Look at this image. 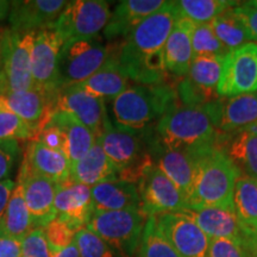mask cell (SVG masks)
Here are the masks:
<instances>
[{"instance_id":"1","label":"cell","mask_w":257,"mask_h":257,"mask_svg":"<svg viewBox=\"0 0 257 257\" xmlns=\"http://www.w3.org/2000/svg\"><path fill=\"white\" fill-rule=\"evenodd\" d=\"M180 17L175 2H166L125 38L113 54L128 80L138 85L165 83V47Z\"/></svg>"},{"instance_id":"2","label":"cell","mask_w":257,"mask_h":257,"mask_svg":"<svg viewBox=\"0 0 257 257\" xmlns=\"http://www.w3.org/2000/svg\"><path fill=\"white\" fill-rule=\"evenodd\" d=\"M219 100L202 106L178 105L157 121L150 136L167 149L194 157L218 147Z\"/></svg>"},{"instance_id":"3","label":"cell","mask_w":257,"mask_h":257,"mask_svg":"<svg viewBox=\"0 0 257 257\" xmlns=\"http://www.w3.org/2000/svg\"><path fill=\"white\" fill-rule=\"evenodd\" d=\"M239 176H242L239 169L218 147L198 155L188 195L189 210L211 207L234 210V185Z\"/></svg>"},{"instance_id":"4","label":"cell","mask_w":257,"mask_h":257,"mask_svg":"<svg viewBox=\"0 0 257 257\" xmlns=\"http://www.w3.org/2000/svg\"><path fill=\"white\" fill-rule=\"evenodd\" d=\"M179 105L176 88L169 83L128 86L112 102L114 124L144 133L167 112Z\"/></svg>"},{"instance_id":"5","label":"cell","mask_w":257,"mask_h":257,"mask_svg":"<svg viewBox=\"0 0 257 257\" xmlns=\"http://www.w3.org/2000/svg\"><path fill=\"white\" fill-rule=\"evenodd\" d=\"M144 133L127 130L110 120L98 138L106 157L117 169L119 180L137 185L144 169L153 162Z\"/></svg>"},{"instance_id":"6","label":"cell","mask_w":257,"mask_h":257,"mask_svg":"<svg viewBox=\"0 0 257 257\" xmlns=\"http://www.w3.org/2000/svg\"><path fill=\"white\" fill-rule=\"evenodd\" d=\"M147 218L142 210L93 212L86 229L104 239L119 257H135Z\"/></svg>"},{"instance_id":"7","label":"cell","mask_w":257,"mask_h":257,"mask_svg":"<svg viewBox=\"0 0 257 257\" xmlns=\"http://www.w3.org/2000/svg\"><path fill=\"white\" fill-rule=\"evenodd\" d=\"M110 55V48L102 44L98 36L64 42L57 68L59 91L87 80L107 62Z\"/></svg>"},{"instance_id":"8","label":"cell","mask_w":257,"mask_h":257,"mask_svg":"<svg viewBox=\"0 0 257 257\" xmlns=\"http://www.w3.org/2000/svg\"><path fill=\"white\" fill-rule=\"evenodd\" d=\"M137 187L142 201V212L147 217L184 213L191 208L185 193L167 178L154 162L144 169Z\"/></svg>"},{"instance_id":"9","label":"cell","mask_w":257,"mask_h":257,"mask_svg":"<svg viewBox=\"0 0 257 257\" xmlns=\"http://www.w3.org/2000/svg\"><path fill=\"white\" fill-rule=\"evenodd\" d=\"M110 3L104 0H73L67 3L55 28L63 42L96 37L110 21Z\"/></svg>"},{"instance_id":"10","label":"cell","mask_w":257,"mask_h":257,"mask_svg":"<svg viewBox=\"0 0 257 257\" xmlns=\"http://www.w3.org/2000/svg\"><path fill=\"white\" fill-rule=\"evenodd\" d=\"M223 56H195L188 74L176 87L182 106H202L217 101L218 83L223 69Z\"/></svg>"},{"instance_id":"11","label":"cell","mask_w":257,"mask_h":257,"mask_svg":"<svg viewBox=\"0 0 257 257\" xmlns=\"http://www.w3.org/2000/svg\"><path fill=\"white\" fill-rule=\"evenodd\" d=\"M257 92V43H246L224 57L217 93L220 98Z\"/></svg>"},{"instance_id":"12","label":"cell","mask_w":257,"mask_h":257,"mask_svg":"<svg viewBox=\"0 0 257 257\" xmlns=\"http://www.w3.org/2000/svg\"><path fill=\"white\" fill-rule=\"evenodd\" d=\"M64 42L55 24L35 32L31 53V72L35 88L55 98L57 87V68L60 51Z\"/></svg>"},{"instance_id":"13","label":"cell","mask_w":257,"mask_h":257,"mask_svg":"<svg viewBox=\"0 0 257 257\" xmlns=\"http://www.w3.org/2000/svg\"><path fill=\"white\" fill-rule=\"evenodd\" d=\"M35 32H12L10 30L0 74L8 92H22L35 88L31 72V53Z\"/></svg>"},{"instance_id":"14","label":"cell","mask_w":257,"mask_h":257,"mask_svg":"<svg viewBox=\"0 0 257 257\" xmlns=\"http://www.w3.org/2000/svg\"><path fill=\"white\" fill-rule=\"evenodd\" d=\"M54 112L72 115L74 119L88 127L96 140L101 136L110 121L104 100L88 94L76 85L64 87L56 93L51 104V113Z\"/></svg>"},{"instance_id":"15","label":"cell","mask_w":257,"mask_h":257,"mask_svg":"<svg viewBox=\"0 0 257 257\" xmlns=\"http://www.w3.org/2000/svg\"><path fill=\"white\" fill-rule=\"evenodd\" d=\"M156 218L180 257H208L211 239L188 214L166 213Z\"/></svg>"},{"instance_id":"16","label":"cell","mask_w":257,"mask_h":257,"mask_svg":"<svg viewBox=\"0 0 257 257\" xmlns=\"http://www.w3.org/2000/svg\"><path fill=\"white\" fill-rule=\"evenodd\" d=\"M18 181L23 187L24 200L35 229H43L56 218L54 200L57 192L56 182L32 172L27 163H22Z\"/></svg>"},{"instance_id":"17","label":"cell","mask_w":257,"mask_h":257,"mask_svg":"<svg viewBox=\"0 0 257 257\" xmlns=\"http://www.w3.org/2000/svg\"><path fill=\"white\" fill-rule=\"evenodd\" d=\"M64 0H23L11 2L9 22L12 32H36L55 24L66 8Z\"/></svg>"},{"instance_id":"18","label":"cell","mask_w":257,"mask_h":257,"mask_svg":"<svg viewBox=\"0 0 257 257\" xmlns=\"http://www.w3.org/2000/svg\"><path fill=\"white\" fill-rule=\"evenodd\" d=\"M56 217L66 221L78 232L87 226L93 212L91 187L67 180L57 186L54 200Z\"/></svg>"},{"instance_id":"19","label":"cell","mask_w":257,"mask_h":257,"mask_svg":"<svg viewBox=\"0 0 257 257\" xmlns=\"http://www.w3.org/2000/svg\"><path fill=\"white\" fill-rule=\"evenodd\" d=\"M144 140L153 162L188 198L194 175L195 157L178 150L167 149L157 143L150 134L146 135L144 133Z\"/></svg>"},{"instance_id":"20","label":"cell","mask_w":257,"mask_h":257,"mask_svg":"<svg viewBox=\"0 0 257 257\" xmlns=\"http://www.w3.org/2000/svg\"><path fill=\"white\" fill-rule=\"evenodd\" d=\"M54 99L37 88L22 92H6L0 95V110L12 112L35 127L36 134L51 115Z\"/></svg>"},{"instance_id":"21","label":"cell","mask_w":257,"mask_h":257,"mask_svg":"<svg viewBox=\"0 0 257 257\" xmlns=\"http://www.w3.org/2000/svg\"><path fill=\"white\" fill-rule=\"evenodd\" d=\"M184 213L188 214L210 239H232L245 243L257 242V239L250 238L243 230L234 210L211 207L187 210Z\"/></svg>"},{"instance_id":"22","label":"cell","mask_w":257,"mask_h":257,"mask_svg":"<svg viewBox=\"0 0 257 257\" xmlns=\"http://www.w3.org/2000/svg\"><path fill=\"white\" fill-rule=\"evenodd\" d=\"M165 0H123L118 3L111 14L110 21L104 29L107 40L125 37L140 25L144 19L155 14L165 5Z\"/></svg>"},{"instance_id":"23","label":"cell","mask_w":257,"mask_h":257,"mask_svg":"<svg viewBox=\"0 0 257 257\" xmlns=\"http://www.w3.org/2000/svg\"><path fill=\"white\" fill-rule=\"evenodd\" d=\"M94 212L142 210V201L137 185L124 180L101 182L91 188Z\"/></svg>"},{"instance_id":"24","label":"cell","mask_w":257,"mask_h":257,"mask_svg":"<svg viewBox=\"0 0 257 257\" xmlns=\"http://www.w3.org/2000/svg\"><path fill=\"white\" fill-rule=\"evenodd\" d=\"M255 127H257V92L232 98H220L218 124L220 134L233 135Z\"/></svg>"},{"instance_id":"25","label":"cell","mask_w":257,"mask_h":257,"mask_svg":"<svg viewBox=\"0 0 257 257\" xmlns=\"http://www.w3.org/2000/svg\"><path fill=\"white\" fill-rule=\"evenodd\" d=\"M194 23L186 18H180L170 32L165 47V63L167 73L176 78H185L194 53L192 47V31Z\"/></svg>"},{"instance_id":"26","label":"cell","mask_w":257,"mask_h":257,"mask_svg":"<svg viewBox=\"0 0 257 257\" xmlns=\"http://www.w3.org/2000/svg\"><path fill=\"white\" fill-rule=\"evenodd\" d=\"M218 148L232 161L240 174L257 180V127L233 135L220 134Z\"/></svg>"},{"instance_id":"27","label":"cell","mask_w":257,"mask_h":257,"mask_svg":"<svg viewBox=\"0 0 257 257\" xmlns=\"http://www.w3.org/2000/svg\"><path fill=\"white\" fill-rule=\"evenodd\" d=\"M128 81L130 80L121 70L111 50L107 62L87 80L76 86L88 94L105 101L113 100L123 93L128 87Z\"/></svg>"},{"instance_id":"28","label":"cell","mask_w":257,"mask_h":257,"mask_svg":"<svg viewBox=\"0 0 257 257\" xmlns=\"http://www.w3.org/2000/svg\"><path fill=\"white\" fill-rule=\"evenodd\" d=\"M70 179L92 188L101 182L117 180L118 172L106 157L100 143L96 140L91 150L72 166Z\"/></svg>"},{"instance_id":"29","label":"cell","mask_w":257,"mask_h":257,"mask_svg":"<svg viewBox=\"0 0 257 257\" xmlns=\"http://www.w3.org/2000/svg\"><path fill=\"white\" fill-rule=\"evenodd\" d=\"M24 162L32 172L56 182L57 185L70 179L72 166L68 159L62 153L49 149L36 141L29 146Z\"/></svg>"},{"instance_id":"30","label":"cell","mask_w":257,"mask_h":257,"mask_svg":"<svg viewBox=\"0 0 257 257\" xmlns=\"http://www.w3.org/2000/svg\"><path fill=\"white\" fill-rule=\"evenodd\" d=\"M50 120L59 125L63 131L66 138V157L70 162V166L81 160L96 142L94 134L85 125L74 119L72 115L63 112H54L50 115Z\"/></svg>"},{"instance_id":"31","label":"cell","mask_w":257,"mask_h":257,"mask_svg":"<svg viewBox=\"0 0 257 257\" xmlns=\"http://www.w3.org/2000/svg\"><path fill=\"white\" fill-rule=\"evenodd\" d=\"M233 207L245 233L257 239V180L239 176L234 185Z\"/></svg>"},{"instance_id":"32","label":"cell","mask_w":257,"mask_h":257,"mask_svg":"<svg viewBox=\"0 0 257 257\" xmlns=\"http://www.w3.org/2000/svg\"><path fill=\"white\" fill-rule=\"evenodd\" d=\"M34 229L31 216L24 200L23 187L18 181L12 192L4 216L0 220V231L15 238L23 239Z\"/></svg>"},{"instance_id":"33","label":"cell","mask_w":257,"mask_h":257,"mask_svg":"<svg viewBox=\"0 0 257 257\" xmlns=\"http://www.w3.org/2000/svg\"><path fill=\"white\" fill-rule=\"evenodd\" d=\"M175 5L181 18L188 19L194 24H205L211 23L223 12L239 5V3L229 0H178Z\"/></svg>"},{"instance_id":"34","label":"cell","mask_w":257,"mask_h":257,"mask_svg":"<svg viewBox=\"0 0 257 257\" xmlns=\"http://www.w3.org/2000/svg\"><path fill=\"white\" fill-rule=\"evenodd\" d=\"M210 25L216 37L229 53L251 42L245 28L239 18L233 14L232 9L214 18Z\"/></svg>"},{"instance_id":"35","label":"cell","mask_w":257,"mask_h":257,"mask_svg":"<svg viewBox=\"0 0 257 257\" xmlns=\"http://www.w3.org/2000/svg\"><path fill=\"white\" fill-rule=\"evenodd\" d=\"M137 257H180L160 229L156 216L147 218Z\"/></svg>"},{"instance_id":"36","label":"cell","mask_w":257,"mask_h":257,"mask_svg":"<svg viewBox=\"0 0 257 257\" xmlns=\"http://www.w3.org/2000/svg\"><path fill=\"white\" fill-rule=\"evenodd\" d=\"M192 47L195 56H223L229 54L216 37L210 23L194 24L192 31Z\"/></svg>"},{"instance_id":"37","label":"cell","mask_w":257,"mask_h":257,"mask_svg":"<svg viewBox=\"0 0 257 257\" xmlns=\"http://www.w3.org/2000/svg\"><path fill=\"white\" fill-rule=\"evenodd\" d=\"M36 130L12 112L0 110V141L35 140Z\"/></svg>"},{"instance_id":"38","label":"cell","mask_w":257,"mask_h":257,"mask_svg":"<svg viewBox=\"0 0 257 257\" xmlns=\"http://www.w3.org/2000/svg\"><path fill=\"white\" fill-rule=\"evenodd\" d=\"M74 242L78 246L80 257H119L104 239L86 227L76 232Z\"/></svg>"},{"instance_id":"39","label":"cell","mask_w":257,"mask_h":257,"mask_svg":"<svg viewBox=\"0 0 257 257\" xmlns=\"http://www.w3.org/2000/svg\"><path fill=\"white\" fill-rule=\"evenodd\" d=\"M43 232L53 253L69 246L75 239L76 234V231L59 217L48 223L43 227Z\"/></svg>"},{"instance_id":"40","label":"cell","mask_w":257,"mask_h":257,"mask_svg":"<svg viewBox=\"0 0 257 257\" xmlns=\"http://www.w3.org/2000/svg\"><path fill=\"white\" fill-rule=\"evenodd\" d=\"M257 242L245 243L232 239H211L208 257H255Z\"/></svg>"},{"instance_id":"41","label":"cell","mask_w":257,"mask_h":257,"mask_svg":"<svg viewBox=\"0 0 257 257\" xmlns=\"http://www.w3.org/2000/svg\"><path fill=\"white\" fill-rule=\"evenodd\" d=\"M22 257H53L43 229H34L22 239Z\"/></svg>"},{"instance_id":"42","label":"cell","mask_w":257,"mask_h":257,"mask_svg":"<svg viewBox=\"0 0 257 257\" xmlns=\"http://www.w3.org/2000/svg\"><path fill=\"white\" fill-rule=\"evenodd\" d=\"M34 141L40 142L49 149L62 153L66 156V138H64L63 131L61 130L59 125L51 121L50 118L43 126L40 127Z\"/></svg>"},{"instance_id":"43","label":"cell","mask_w":257,"mask_h":257,"mask_svg":"<svg viewBox=\"0 0 257 257\" xmlns=\"http://www.w3.org/2000/svg\"><path fill=\"white\" fill-rule=\"evenodd\" d=\"M19 154L17 141H0V181L6 180Z\"/></svg>"},{"instance_id":"44","label":"cell","mask_w":257,"mask_h":257,"mask_svg":"<svg viewBox=\"0 0 257 257\" xmlns=\"http://www.w3.org/2000/svg\"><path fill=\"white\" fill-rule=\"evenodd\" d=\"M233 14L239 18L242 24L248 32L250 41L252 43H257V9L250 8L239 3V5L232 8Z\"/></svg>"},{"instance_id":"45","label":"cell","mask_w":257,"mask_h":257,"mask_svg":"<svg viewBox=\"0 0 257 257\" xmlns=\"http://www.w3.org/2000/svg\"><path fill=\"white\" fill-rule=\"evenodd\" d=\"M0 257H22V239L0 231Z\"/></svg>"},{"instance_id":"46","label":"cell","mask_w":257,"mask_h":257,"mask_svg":"<svg viewBox=\"0 0 257 257\" xmlns=\"http://www.w3.org/2000/svg\"><path fill=\"white\" fill-rule=\"evenodd\" d=\"M16 187V184L12 180L6 179L4 181H0V220H2L3 216H4L6 207L11 199L12 192Z\"/></svg>"},{"instance_id":"47","label":"cell","mask_w":257,"mask_h":257,"mask_svg":"<svg viewBox=\"0 0 257 257\" xmlns=\"http://www.w3.org/2000/svg\"><path fill=\"white\" fill-rule=\"evenodd\" d=\"M53 257H80V252L75 242H73L69 246L64 248L60 251L53 253Z\"/></svg>"},{"instance_id":"48","label":"cell","mask_w":257,"mask_h":257,"mask_svg":"<svg viewBox=\"0 0 257 257\" xmlns=\"http://www.w3.org/2000/svg\"><path fill=\"white\" fill-rule=\"evenodd\" d=\"M10 29L8 28H0V67L3 63V56H4L6 40H8Z\"/></svg>"},{"instance_id":"49","label":"cell","mask_w":257,"mask_h":257,"mask_svg":"<svg viewBox=\"0 0 257 257\" xmlns=\"http://www.w3.org/2000/svg\"><path fill=\"white\" fill-rule=\"evenodd\" d=\"M10 8H11V2L8 0H0V22L6 18L10 14Z\"/></svg>"},{"instance_id":"50","label":"cell","mask_w":257,"mask_h":257,"mask_svg":"<svg viewBox=\"0 0 257 257\" xmlns=\"http://www.w3.org/2000/svg\"><path fill=\"white\" fill-rule=\"evenodd\" d=\"M243 4L246 5V6H250V8L257 9V0H250V2H244Z\"/></svg>"},{"instance_id":"51","label":"cell","mask_w":257,"mask_h":257,"mask_svg":"<svg viewBox=\"0 0 257 257\" xmlns=\"http://www.w3.org/2000/svg\"><path fill=\"white\" fill-rule=\"evenodd\" d=\"M255 257H257V246H256V249H255Z\"/></svg>"}]
</instances>
